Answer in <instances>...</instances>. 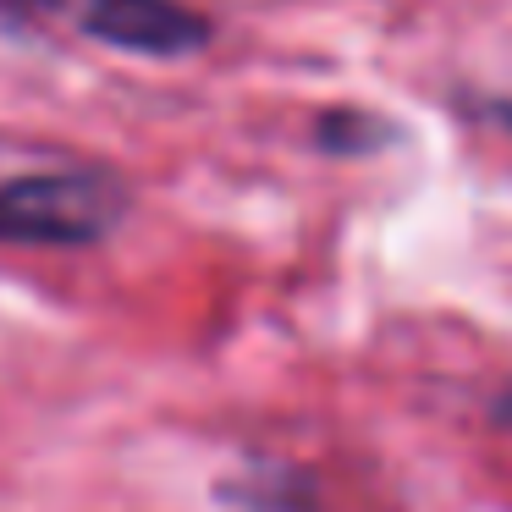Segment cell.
Returning a JSON list of instances; mask_svg holds the SVG:
<instances>
[{"instance_id":"obj_3","label":"cell","mask_w":512,"mask_h":512,"mask_svg":"<svg viewBox=\"0 0 512 512\" xmlns=\"http://www.w3.org/2000/svg\"><path fill=\"white\" fill-rule=\"evenodd\" d=\"M45 6H56V0H0V23H28L34 12H45Z\"/></svg>"},{"instance_id":"obj_2","label":"cell","mask_w":512,"mask_h":512,"mask_svg":"<svg viewBox=\"0 0 512 512\" xmlns=\"http://www.w3.org/2000/svg\"><path fill=\"white\" fill-rule=\"evenodd\" d=\"M83 28L111 50H133V56L155 61H177L210 45V17L182 0H89Z\"/></svg>"},{"instance_id":"obj_1","label":"cell","mask_w":512,"mask_h":512,"mask_svg":"<svg viewBox=\"0 0 512 512\" xmlns=\"http://www.w3.org/2000/svg\"><path fill=\"white\" fill-rule=\"evenodd\" d=\"M127 182L105 166H45L0 182V243L12 248H89L122 226Z\"/></svg>"},{"instance_id":"obj_4","label":"cell","mask_w":512,"mask_h":512,"mask_svg":"<svg viewBox=\"0 0 512 512\" xmlns=\"http://www.w3.org/2000/svg\"><path fill=\"white\" fill-rule=\"evenodd\" d=\"M490 116H496V122H501V127H507V133H512V105H490Z\"/></svg>"}]
</instances>
